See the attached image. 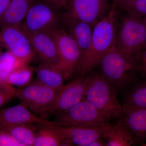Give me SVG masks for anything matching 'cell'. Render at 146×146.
<instances>
[{
  "label": "cell",
  "mask_w": 146,
  "mask_h": 146,
  "mask_svg": "<svg viewBox=\"0 0 146 146\" xmlns=\"http://www.w3.org/2000/svg\"><path fill=\"white\" fill-rule=\"evenodd\" d=\"M15 87L8 84L0 76V92H16Z\"/></svg>",
  "instance_id": "f1b7e54d"
},
{
  "label": "cell",
  "mask_w": 146,
  "mask_h": 146,
  "mask_svg": "<svg viewBox=\"0 0 146 146\" xmlns=\"http://www.w3.org/2000/svg\"><path fill=\"white\" fill-rule=\"evenodd\" d=\"M51 123L35 115L22 102L14 106L0 110V129H5L24 124H47Z\"/></svg>",
  "instance_id": "7c38bea8"
},
{
  "label": "cell",
  "mask_w": 146,
  "mask_h": 146,
  "mask_svg": "<svg viewBox=\"0 0 146 146\" xmlns=\"http://www.w3.org/2000/svg\"><path fill=\"white\" fill-rule=\"evenodd\" d=\"M117 7L127 13L142 18L146 17V0H131Z\"/></svg>",
  "instance_id": "d4e9b609"
},
{
  "label": "cell",
  "mask_w": 146,
  "mask_h": 146,
  "mask_svg": "<svg viewBox=\"0 0 146 146\" xmlns=\"http://www.w3.org/2000/svg\"><path fill=\"white\" fill-rule=\"evenodd\" d=\"M12 0H0V18L3 15Z\"/></svg>",
  "instance_id": "4dcf8cb0"
},
{
  "label": "cell",
  "mask_w": 146,
  "mask_h": 146,
  "mask_svg": "<svg viewBox=\"0 0 146 146\" xmlns=\"http://www.w3.org/2000/svg\"><path fill=\"white\" fill-rule=\"evenodd\" d=\"M0 46L23 64H29L36 55L29 35L21 24L0 29Z\"/></svg>",
  "instance_id": "ba28073f"
},
{
  "label": "cell",
  "mask_w": 146,
  "mask_h": 146,
  "mask_svg": "<svg viewBox=\"0 0 146 146\" xmlns=\"http://www.w3.org/2000/svg\"><path fill=\"white\" fill-rule=\"evenodd\" d=\"M55 116L52 123L61 126H100L108 124L110 121L85 99Z\"/></svg>",
  "instance_id": "8992f818"
},
{
  "label": "cell",
  "mask_w": 146,
  "mask_h": 146,
  "mask_svg": "<svg viewBox=\"0 0 146 146\" xmlns=\"http://www.w3.org/2000/svg\"><path fill=\"white\" fill-rule=\"evenodd\" d=\"M0 146H23L7 131L0 129Z\"/></svg>",
  "instance_id": "4316f807"
},
{
  "label": "cell",
  "mask_w": 146,
  "mask_h": 146,
  "mask_svg": "<svg viewBox=\"0 0 146 146\" xmlns=\"http://www.w3.org/2000/svg\"><path fill=\"white\" fill-rule=\"evenodd\" d=\"M57 91L36 80L16 89L15 98L26 105L34 114L41 117L52 103Z\"/></svg>",
  "instance_id": "8fae6325"
},
{
  "label": "cell",
  "mask_w": 146,
  "mask_h": 146,
  "mask_svg": "<svg viewBox=\"0 0 146 146\" xmlns=\"http://www.w3.org/2000/svg\"><path fill=\"white\" fill-rule=\"evenodd\" d=\"M57 45L58 60L56 66L63 73L65 80L77 72L81 53L75 40L63 27L50 30Z\"/></svg>",
  "instance_id": "30bf717a"
},
{
  "label": "cell",
  "mask_w": 146,
  "mask_h": 146,
  "mask_svg": "<svg viewBox=\"0 0 146 146\" xmlns=\"http://www.w3.org/2000/svg\"><path fill=\"white\" fill-rule=\"evenodd\" d=\"M133 58L138 74L146 78V48L141 50Z\"/></svg>",
  "instance_id": "484cf974"
},
{
  "label": "cell",
  "mask_w": 146,
  "mask_h": 146,
  "mask_svg": "<svg viewBox=\"0 0 146 146\" xmlns=\"http://www.w3.org/2000/svg\"><path fill=\"white\" fill-rule=\"evenodd\" d=\"M136 80L124 93L122 106L146 108V78Z\"/></svg>",
  "instance_id": "44dd1931"
},
{
  "label": "cell",
  "mask_w": 146,
  "mask_h": 146,
  "mask_svg": "<svg viewBox=\"0 0 146 146\" xmlns=\"http://www.w3.org/2000/svg\"><path fill=\"white\" fill-rule=\"evenodd\" d=\"M145 21V38H144V48H146V17L144 18Z\"/></svg>",
  "instance_id": "836d02e7"
},
{
  "label": "cell",
  "mask_w": 146,
  "mask_h": 146,
  "mask_svg": "<svg viewBox=\"0 0 146 146\" xmlns=\"http://www.w3.org/2000/svg\"><path fill=\"white\" fill-rule=\"evenodd\" d=\"M54 125L72 146H89L91 143L97 139L104 138L110 126L109 124L100 126L89 127Z\"/></svg>",
  "instance_id": "4fadbf2b"
},
{
  "label": "cell",
  "mask_w": 146,
  "mask_h": 146,
  "mask_svg": "<svg viewBox=\"0 0 146 146\" xmlns=\"http://www.w3.org/2000/svg\"><path fill=\"white\" fill-rule=\"evenodd\" d=\"M29 35L35 54L42 62L56 65L58 60L57 45L50 31H44Z\"/></svg>",
  "instance_id": "5bb4252c"
},
{
  "label": "cell",
  "mask_w": 146,
  "mask_h": 146,
  "mask_svg": "<svg viewBox=\"0 0 146 146\" xmlns=\"http://www.w3.org/2000/svg\"><path fill=\"white\" fill-rule=\"evenodd\" d=\"M143 146H146V143L145 144H144V145H143Z\"/></svg>",
  "instance_id": "e575fe53"
},
{
  "label": "cell",
  "mask_w": 146,
  "mask_h": 146,
  "mask_svg": "<svg viewBox=\"0 0 146 146\" xmlns=\"http://www.w3.org/2000/svg\"><path fill=\"white\" fill-rule=\"evenodd\" d=\"M38 124H24L5 129L23 146H34Z\"/></svg>",
  "instance_id": "7402d4cb"
},
{
  "label": "cell",
  "mask_w": 146,
  "mask_h": 146,
  "mask_svg": "<svg viewBox=\"0 0 146 146\" xmlns=\"http://www.w3.org/2000/svg\"><path fill=\"white\" fill-rule=\"evenodd\" d=\"M65 138L52 122L40 124L36 130L33 146H63Z\"/></svg>",
  "instance_id": "d6986e66"
},
{
  "label": "cell",
  "mask_w": 146,
  "mask_h": 146,
  "mask_svg": "<svg viewBox=\"0 0 146 146\" xmlns=\"http://www.w3.org/2000/svg\"><path fill=\"white\" fill-rule=\"evenodd\" d=\"M104 139L106 146H131L136 144L130 131L120 120L115 125H110Z\"/></svg>",
  "instance_id": "ffe728a7"
},
{
  "label": "cell",
  "mask_w": 146,
  "mask_h": 146,
  "mask_svg": "<svg viewBox=\"0 0 146 146\" xmlns=\"http://www.w3.org/2000/svg\"><path fill=\"white\" fill-rule=\"evenodd\" d=\"M120 121L130 131L136 144L146 143V108L123 106Z\"/></svg>",
  "instance_id": "9a60e30c"
},
{
  "label": "cell",
  "mask_w": 146,
  "mask_h": 146,
  "mask_svg": "<svg viewBox=\"0 0 146 146\" xmlns=\"http://www.w3.org/2000/svg\"><path fill=\"white\" fill-rule=\"evenodd\" d=\"M16 92H0V108L15 98Z\"/></svg>",
  "instance_id": "83f0119b"
},
{
  "label": "cell",
  "mask_w": 146,
  "mask_h": 146,
  "mask_svg": "<svg viewBox=\"0 0 146 146\" xmlns=\"http://www.w3.org/2000/svg\"><path fill=\"white\" fill-rule=\"evenodd\" d=\"M35 72L36 80L56 91L64 85L65 77L56 65L41 62L35 69Z\"/></svg>",
  "instance_id": "ac0fdd59"
},
{
  "label": "cell",
  "mask_w": 146,
  "mask_h": 146,
  "mask_svg": "<svg viewBox=\"0 0 146 146\" xmlns=\"http://www.w3.org/2000/svg\"><path fill=\"white\" fill-rule=\"evenodd\" d=\"M117 92L100 74H95L89 76L85 99L111 120L119 118L122 112Z\"/></svg>",
  "instance_id": "3957f363"
},
{
  "label": "cell",
  "mask_w": 146,
  "mask_h": 146,
  "mask_svg": "<svg viewBox=\"0 0 146 146\" xmlns=\"http://www.w3.org/2000/svg\"><path fill=\"white\" fill-rule=\"evenodd\" d=\"M21 64L23 63L19 62L7 51L0 54V76L5 80L7 76Z\"/></svg>",
  "instance_id": "cb8c5ba5"
},
{
  "label": "cell",
  "mask_w": 146,
  "mask_h": 146,
  "mask_svg": "<svg viewBox=\"0 0 146 146\" xmlns=\"http://www.w3.org/2000/svg\"><path fill=\"white\" fill-rule=\"evenodd\" d=\"M89 76H80L63 85L56 92L54 99L41 116L45 119L69 109L84 99L88 88Z\"/></svg>",
  "instance_id": "9c48e42d"
},
{
  "label": "cell",
  "mask_w": 146,
  "mask_h": 146,
  "mask_svg": "<svg viewBox=\"0 0 146 146\" xmlns=\"http://www.w3.org/2000/svg\"><path fill=\"white\" fill-rule=\"evenodd\" d=\"M35 0H12L0 18V29L9 26L21 25Z\"/></svg>",
  "instance_id": "e0dca14e"
},
{
  "label": "cell",
  "mask_w": 146,
  "mask_h": 146,
  "mask_svg": "<svg viewBox=\"0 0 146 146\" xmlns=\"http://www.w3.org/2000/svg\"><path fill=\"white\" fill-rule=\"evenodd\" d=\"M104 138H100L92 142L89 146H106V141Z\"/></svg>",
  "instance_id": "1f68e13d"
},
{
  "label": "cell",
  "mask_w": 146,
  "mask_h": 146,
  "mask_svg": "<svg viewBox=\"0 0 146 146\" xmlns=\"http://www.w3.org/2000/svg\"><path fill=\"white\" fill-rule=\"evenodd\" d=\"M35 69L29 64H21L7 76L5 81L18 88L24 87L32 82Z\"/></svg>",
  "instance_id": "603a6c76"
},
{
  "label": "cell",
  "mask_w": 146,
  "mask_h": 146,
  "mask_svg": "<svg viewBox=\"0 0 146 146\" xmlns=\"http://www.w3.org/2000/svg\"><path fill=\"white\" fill-rule=\"evenodd\" d=\"M117 7L112 4L107 15L94 27L91 44L81 56L77 72L86 75L98 66L102 58L115 45L118 25Z\"/></svg>",
  "instance_id": "6da1fadb"
},
{
  "label": "cell",
  "mask_w": 146,
  "mask_h": 146,
  "mask_svg": "<svg viewBox=\"0 0 146 146\" xmlns=\"http://www.w3.org/2000/svg\"><path fill=\"white\" fill-rule=\"evenodd\" d=\"M98 66L101 75L117 92L126 91L137 79L138 75L133 57L114 46L102 58Z\"/></svg>",
  "instance_id": "7a4b0ae2"
},
{
  "label": "cell",
  "mask_w": 146,
  "mask_h": 146,
  "mask_svg": "<svg viewBox=\"0 0 146 146\" xmlns=\"http://www.w3.org/2000/svg\"><path fill=\"white\" fill-rule=\"evenodd\" d=\"M50 2L53 3L64 11L67 7L69 0H47Z\"/></svg>",
  "instance_id": "f546056e"
},
{
  "label": "cell",
  "mask_w": 146,
  "mask_h": 146,
  "mask_svg": "<svg viewBox=\"0 0 146 146\" xmlns=\"http://www.w3.org/2000/svg\"><path fill=\"white\" fill-rule=\"evenodd\" d=\"M62 27L75 40L82 56L90 47L94 27L84 22L71 21L63 23Z\"/></svg>",
  "instance_id": "2e32d148"
},
{
  "label": "cell",
  "mask_w": 146,
  "mask_h": 146,
  "mask_svg": "<svg viewBox=\"0 0 146 146\" xmlns=\"http://www.w3.org/2000/svg\"><path fill=\"white\" fill-rule=\"evenodd\" d=\"M63 12L47 0H35L21 25L29 34L62 27Z\"/></svg>",
  "instance_id": "277c9868"
},
{
  "label": "cell",
  "mask_w": 146,
  "mask_h": 146,
  "mask_svg": "<svg viewBox=\"0 0 146 146\" xmlns=\"http://www.w3.org/2000/svg\"><path fill=\"white\" fill-rule=\"evenodd\" d=\"M112 0H69L63 12V23L84 22L93 27L104 18L112 8Z\"/></svg>",
  "instance_id": "52a82bcc"
},
{
  "label": "cell",
  "mask_w": 146,
  "mask_h": 146,
  "mask_svg": "<svg viewBox=\"0 0 146 146\" xmlns=\"http://www.w3.org/2000/svg\"><path fill=\"white\" fill-rule=\"evenodd\" d=\"M145 31L144 18L128 13L118 24L115 46L133 58L144 48Z\"/></svg>",
  "instance_id": "5b68a950"
},
{
  "label": "cell",
  "mask_w": 146,
  "mask_h": 146,
  "mask_svg": "<svg viewBox=\"0 0 146 146\" xmlns=\"http://www.w3.org/2000/svg\"><path fill=\"white\" fill-rule=\"evenodd\" d=\"M131 0H112V3L115 5L116 6L119 5L123 3L128 1Z\"/></svg>",
  "instance_id": "d6a6232c"
}]
</instances>
